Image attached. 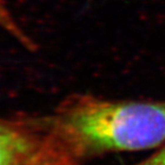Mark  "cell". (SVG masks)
<instances>
[{
    "label": "cell",
    "instance_id": "6da1fadb",
    "mask_svg": "<svg viewBox=\"0 0 165 165\" xmlns=\"http://www.w3.org/2000/svg\"><path fill=\"white\" fill-rule=\"evenodd\" d=\"M75 164L114 152L165 145V100H117L73 95L48 115Z\"/></svg>",
    "mask_w": 165,
    "mask_h": 165
},
{
    "label": "cell",
    "instance_id": "3957f363",
    "mask_svg": "<svg viewBox=\"0 0 165 165\" xmlns=\"http://www.w3.org/2000/svg\"><path fill=\"white\" fill-rule=\"evenodd\" d=\"M0 29H2L6 33L29 50H33L35 48L34 42L15 19L14 15L9 8L8 0H0Z\"/></svg>",
    "mask_w": 165,
    "mask_h": 165
},
{
    "label": "cell",
    "instance_id": "7a4b0ae2",
    "mask_svg": "<svg viewBox=\"0 0 165 165\" xmlns=\"http://www.w3.org/2000/svg\"><path fill=\"white\" fill-rule=\"evenodd\" d=\"M0 165H76L47 116L0 117Z\"/></svg>",
    "mask_w": 165,
    "mask_h": 165
},
{
    "label": "cell",
    "instance_id": "277c9868",
    "mask_svg": "<svg viewBox=\"0 0 165 165\" xmlns=\"http://www.w3.org/2000/svg\"><path fill=\"white\" fill-rule=\"evenodd\" d=\"M132 165H165V145L158 148L149 157Z\"/></svg>",
    "mask_w": 165,
    "mask_h": 165
}]
</instances>
